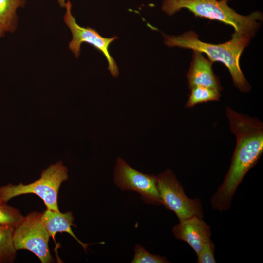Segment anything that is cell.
Listing matches in <instances>:
<instances>
[{"mask_svg": "<svg viewBox=\"0 0 263 263\" xmlns=\"http://www.w3.org/2000/svg\"><path fill=\"white\" fill-rule=\"evenodd\" d=\"M27 0H0V23L6 32L12 33L18 27L17 10L23 7Z\"/></svg>", "mask_w": 263, "mask_h": 263, "instance_id": "12", "label": "cell"}, {"mask_svg": "<svg viewBox=\"0 0 263 263\" xmlns=\"http://www.w3.org/2000/svg\"><path fill=\"white\" fill-rule=\"evenodd\" d=\"M24 218L19 209L7 205V203L0 201V225L15 228Z\"/></svg>", "mask_w": 263, "mask_h": 263, "instance_id": "15", "label": "cell"}, {"mask_svg": "<svg viewBox=\"0 0 263 263\" xmlns=\"http://www.w3.org/2000/svg\"><path fill=\"white\" fill-rule=\"evenodd\" d=\"M57 1L61 7H65L66 4V1L65 0H57Z\"/></svg>", "mask_w": 263, "mask_h": 263, "instance_id": "19", "label": "cell"}, {"mask_svg": "<svg viewBox=\"0 0 263 263\" xmlns=\"http://www.w3.org/2000/svg\"><path fill=\"white\" fill-rule=\"evenodd\" d=\"M182 9H187L196 17L218 20L232 26L237 33L252 37L262 20V14L256 11L243 16L229 7L227 2L218 0H163L161 9L172 16Z\"/></svg>", "mask_w": 263, "mask_h": 263, "instance_id": "3", "label": "cell"}, {"mask_svg": "<svg viewBox=\"0 0 263 263\" xmlns=\"http://www.w3.org/2000/svg\"><path fill=\"white\" fill-rule=\"evenodd\" d=\"M15 227L0 225V263H13L17 250L13 241Z\"/></svg>", "mask_w": 263, "mask_h": 263, "instance_id": "13", "label": "cell"}, {"mask_svg": "<svg viewBox=\"0 0 263 263\" xmlns=\"http://www.w3.org/2000/svg\"><path fill=\"white\" fill-rule=\"evenodd\" d=\"M190 94L186 103L187 107H193L197 104L218 101L220 97L219 91L215 89L198 86L190 88Z\"/></svg>", "mask_w": 263, "mask_h": 263, "instance_id": "14", "label": "cell"}, {"mask_svg": "<svg viewBox=\"0 0 263 263\" xmlns=\"http://www.w3.org/2000/svg\"><path fill=\"white\" fill-rule=\"evenodd\" d=\"M157 182L162 205L174 212L179 221L193 216L203 218L200 200L190 199L186 195L182 185L172 170L168 169L158 174Z\"/></svg>", "mask_w": 263, "mask_h": 263, "instance_id": "5", "label": "cell"}, {"mask_svg": "<svg viewBox=\"0 0 263 263\" xmlns=\"http://www.w3.org/2000/svg\"><path fill=\"white\" fill-rule=\"evenodd\" d=\"M164 42L169 47L177 46L206 54L213 62L223 63L228 68L235 86L240 91L248 92L250 86L246 80L239 65V59L244 49L248 44L250 37L235 32L231 39L225 43L215 44L201 41L192 31L180 35L169 36L163 34Z\"/></svg>", "mask_w": 263, "mask_h": 263, "instance_id": "2", "label": "cell"}, {"mask_svg": "<svg viewBox=\"0 0 263 263\" xmlns=\"http://www.w3.org/2000/svg\"><path fill=\"white\" fill-rule=\"evenodd\" d=\"M198 263H215L214 244L211 239L207 241L197 255Z\"/></svg>", "mask_w": 263, "mask_h": 263, "instance_id": "17", "label": "cell"}, {"mask_svg": "<svg viewBox=\"0 0 263 263\" xmlns=\"http://www.w3.org/2000/svg\"><path fill=\"white\" fill-rule=\"evenodd\" d=\"M74 220L75 218L71 211L61 213L47 209L41 213L40 218L41 223L55 243L56 233L67 232L81 245L86 252V249L90 244L82 242L73 232L71 227H76L74 224Z\"/></svg>", "mask_w": 263, "mask_h": 263, "instance_id": "11", "label": "cell"}, {"mask_svg": "<svg viewBox=\"0 0 263 263\" xmlns=\"http://www.w3.org/2000/svg\"><path fill=\"white\" fill-rule=\"evenodd\" d=\"M41 213L33 211L24 217L14 228L13 241L16 250H28L35 254L42 263L54 260L49 248L50 236L40 222Z\"/></svg>", "mask_w": 263, "mask_h": 263, "instance_id": "6", "label": "cell"}, {"mask_svg": "<svg viewBox=\"0 0 263 263\" xmlns=\"http://www.w3.org/2000/svg\"><path fill=\"white\" fill-rule=\"evenodd\" d=\"M172 231L176 239L188 243L197 255L205 244L211 239L210 226L197 216L179 221Z\"/></svg>", "mask_w": 263, "mask_h": 263, "instance_id": "9", "label": "cell"}, {"mask_svg": "<svg viewBox=\"0 0 263 263\" xmlns=\"http://www.w3.org/2000/svg\"><path fill=\"white\" fill-rule=\"evenodd\" d=\"M65 8L66 12L64 21L71 31L72 38L69 44V48L77 58L80 55L81 46L83 43H87L100 51L105 56L108 63V69L111 75L117 77L119 75L118 67L111 56L109 48L110 44L118 38L117 36L105 38L94 29L90 27H83L79 25L71 12L72 4L67 0Z\"/></svg>", "mask_w": 263, "mask_h": 263, "instance_id": "7", "label": "cell"}, {"mask_svg": "<svg viewBox=\"0 0 263 263\" xmlns=\"http://www.w3.org/2000/svg\"><path fill=\"white\" fill-rule=\"evenodd\" d=\"M67 168L61 161L50 165L40 177L28 184L9 183L0 187V201L7 203L14 197L33 193L40 198L47 209L59 211L57 197L62 183L68 178Z\"/></svg>", "mask_w": 263, "mask_h": 263, "instance_id": "4", "label": "cell"}, {"mask_svg": "<svg viewBox=\"0 0 263 263\" xmlns=\"http://www.w3.org/2000/svg\"><path fill=\"white\" fill-rule=\"evenodd\" d=\"M219 1H225V2H227L228 1H229L230 0H218Z\"/></svg>", "mask_w": 263, "mask_h": 263, "instance_id": "20", "label": "cell"}, {"mask_svg": "<svg viewBox=\"0 0 263 263\" xmlns=\"http://www.w3.org/2000/svg\"><path fill=\"white\" fill-rule=\"evenodd\" d=\"M226 114L236 145L229 170L210 199L212 207L221 212L229 209L237 188L263 152V123L229 107L226 108Z\"/></svg>", "mask_w": 263, "mask_h": 263, "instance_id": "1", "label": "cell"}, {"mask_svg": "<svg viewBox=\"0 0 263 263\" xmlns=\"http://www.w3.org/2000/svg\"><path fill=\"white\" fill-rule=\"evenodd\" d=\"M6 33L3 26L0 23V39L4 36Z\"/></svg>", "mask_w": 263, "mask_h": 263, "instance_id": "18", "label": "cell"}, {"mask_svg": "<svg viewBox=\"0 0 263 263\" xmlns=\"http://www.w3.org/2000/svg\"><path fill=\"white\" fill-rule=\"evenodd\" d=\"M212 62L202 53L194 51L190 67L187 75L189 88L201 86L220 91L221 87L212 68Z\"/></svg>", "mask_w": 263, "mask_h": 263, "instance_id": "10", "label": "cell"}, {"mask_svg": "<svg viewBox=\"0 0 263 263\" xmlns=\"http://www.w3.org/2000/svg\"><path fill=\"white\" fill-rule=\"evenodd\" d=\"M114 182L122 191L139 193L145 203L162 205L158 189L157 176L136 170L120 157L116 161Z\"/></svg>", "mask_w": 263, "mask_h": 263, "instance_id": "8", "label": "cell"}, {"mask_svg": "<svg viewBox=\"0 0 263 263\" xmlns=\"http://www.w3.org/2000/svg\"><path fill=\"white\" fill-rule=\"evenodd\" d=\"M131 263H169L166 257L152 254L148 252L141 245L135 246L134 255Z\"/></svg>", "mask_w": 263, "mask_h": 263, "instance_id": "16", "label": "cell"}]
</instances>
